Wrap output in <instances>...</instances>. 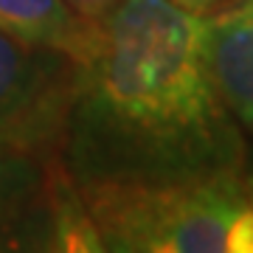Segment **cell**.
Returning <instances> with one entry per match:
<instances>
[{
	"mask_svg": "<svg viewBox=\"0 0 253 253\" xmlns=\"http://www.w3.org/2000/svg\"><path fill=\"white\" fill-rule=\"evenodd\" d=\"M56 161L76 186L245 174L248 149L203 56V20L121 0L73 59Z\"/></svg>",
	"mask_w": 253,
	"mask_h": 253,
	"instance_id": "6da1fadb",
	"label": "cell"
},
{
	"mask_svg": "<svg viewBox=\"0 0 253 253\" xmlns=\"http://www.w3.org/2000/svg\"><path fill=\"white\" fill-rule=\"evenodd\" d=\"M76 189L101 251L118 253H228L231 228L251 203L245 174Z\"/></svg>",
	"mask_w": 253,
	"mask_h": 253,
	"instance_id": "7a4b0ae2",
	"label": "cell"
},
{
	"mask_svg": "<svg viewBox=\"0 0 253 253\" xmlns=\"http://www.w3.org/2000/svg\"><path fill=\"white\" fill-rule=\"evenodd\" d=\"M71 84L68 56L0 31V141L54 152Z\"/></svg>",
	"mask_w": 253,
	"mask_h": 253,
	"instance_id": "3957f363",
	"label": "cell"
},
{
	"mask_svg": "<svg viewBox=\"0 0 253 253\" xmlns=\"http://www.w3.org/2000/svg\"><path fill=\"white\" fill-rule=\"evenodd\" d=\"M62 166L56 152L0 141V251H51V211Z\"/></svg>",
	"mask_w": 253,
	"mask_h": 253,
	"instance_id": "277c9868",
	"label": "cell"
},
{
	"mask_svg": "<svg viewBox=\"0 0 253 253\" xmlns=\"http://www.w3.org/2000/svg\"><path fill=\"white\" fill-rule=\"evenodd\" d=\"M203 56L222 104L253 135V0L203 20Z\"/></svg>",
	"mask_w": 253,
	"mask_h": 253,
	"instance_id": "5b68a950",
	"label": "cell"
},
{
	"mask_svg": "<svg viewBox=\"0 0 253 253\" xmlns=\"http://www.w3.org/2000/svg\"><path fill=\"white\" fill-rule=\"evenodd\" d=\"M0 31L73 62L87 45L93 23L76 17L65 0H0Z\"/></svg>",
	"mask_w": 253,
	"mask_h": 253,
	"instance_id": "8992f818",
	"label": "cell"
},
{
	"mask_svg": "<svg viewBox=\"0 0 253 253\" xmlns=\"http://www.w3.org/2000/svg\"><path fill=\"white\" fill-rule=\"evenodd\" d=\"M228 253H253V203H248L236 217L228 236Z\"/></svg>",
	"mask_w": 253,
	"mask_h": 253,
	"instance_id": "52a82bcc",
	"label": "cell"
},
{
	"mask_svg": "<svg viewBox=\"0 0 253 253\" xmlns=\"http://www.w3.org/2000/svg\"><path fill=\"white\" fill-rule=\"evenodd\" d=\"M71 11L76 17H82L84 23H99L110 14V11L116 9L121 0H65Z\"/></svg>",
	"mask_w": 253,
	"mask_h": 253,
	"instance_id": "ba28073f",
	"label": "cell"
},
{
	"mask_svg": "<svg viewBox=\"0 0 253 253\" xmlns=\"http://www.w3.org/2000/svg\"><path fill=\"white\" fill-rule=\"evenodd\" d=\"M169 3L177 6V9H183V11H189V14H194V17L206 20V17H211V14L222 11L225 6L236 3V0H169Z\"/></svg>",
	"mask_w": 253,
	"mask_h": 253,
	"instance_id": "9c48e42d",
	"label": "cell"
},
{
	"mask_svg": "<svg viewBox=\"0 0 253 253\" xmlns=\"http://www.w3.org/2000/svg\"><path fill=\"white\" fill-rule=\"evenodd\" d=\"M245 191H248V200L253 203V161L245 163Z\"/></svg>",
	"mask_w": 253,
	"mask_h": 253,
	"instance_id": "30bf717a",
	"label": "cell"
}]
</instances>
